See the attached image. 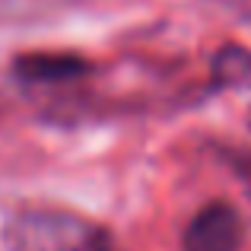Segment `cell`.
I'll use <instances>...</instances> for the list:
<instances>
[{
    "mask_svg": "<svg viewBox=\"0 0 251 251\" xmlns=\"http://www.w3.org/2000/svg\"><path fill=\"white\" fill-rule=\"evenodd\" d=\"M242 216L229 203H210L191 220L184 232V251H239Z\"/></svg>",
    "mask_w": 251,
    "mask_h": 251,
    "instance_id": "obj_2",
    "label": "cell"
},
{
    "mask_svg": "<svg viewBox=\"0 0 251 251\" xmlns=\"http://www.w3.org/2000/svg\"><path fill=\"white\" fill-rule=\"evenodd\" d=\"M213 74L220 83L226 86H242V89H251V51L245 48H223L216 54V64H213Z\"/></svg>",
    "mask_w": 251,
    "mask_h": 251,
    "instance_id": "obj_3",
    "label": "cell"
},
{
    "mask_svg": "<svg viewBox=\"0 0 251 251\" xmlns=\"http://www.w3.org/2000/svg\"><path fill=\"white\" fill-rule=\"evenodd\" d=\"M13 251H111L99 226L61 210H29L10 223Z\"/></svg>",
    "mask_w": 251,
    "mask_h": 251,
    "instance_id": "obj_1",
    "label": "cell"
},
{
    "mask_svg": "<svg viewBox=\"0 0 251 251\" xmlns=\"http://www.w3.org/2000/svg\"><path fill=\"white\" fill-rule=\"evenodd\" d=\"M80 64L74 57H25L19 61V74L32 80H48V76H74Z\"/></svg>",
    "mask_w": 251,
    "mask_h": 251,
    "instance_id": "obj_4",
    "label": "cell"
}]
</instances>
